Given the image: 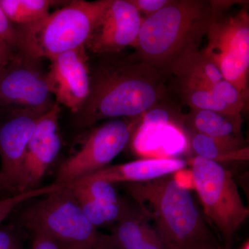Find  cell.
<instances>
[{"label":"cell","mask_w":249,"mask_h":249,"mask_svg":"<svg viewBox=\"0 0 249 249\" xmlns=\"http://www.w3.org/2000/svg\"><path fill=\"white\" fill-rule=\"evenodd\" d=\"M100 56L90 70L89 96L76 114L80 127H91L104 119L139 117L165 101L163 72L136 53Z\"/></svg>","instance_id":"6da1fadb"},{"label":"cell","mask_w":249,"mask_h":249,"mask_svg":"<svg viewBox=\"0 0 249 249\" xmlns=\"http://www.w3.org/2000/svg\"><path fill=\"white\" fill-rule=\"evenodd\" d=\"M235 4V1L172 0L144 19L135 53L168 75L175 62L199 50L216 15Z\"/></svg>","instance_id":"7a4b0ae2"},{"label":"cell","mask_w":249,"mask_h":249,"mask_svg":"<svg viewBox=\"0 0 249 249\" xmlns=\"http://www.w3.org/2000/svg\"><path fill=\"white\" fill-rule=\"evenodd\" d=\"M126 191L144 217L154 221L155 230L168 249L212 238L189 190L175 177L128 183Z\"/></svg>","instance_id":"3957f363"},{"label":"cell","mask_w":249,"mask_h":249,"mask_svg":"<svg viewBox=\"0 0 249 249\" xmlns=\"http://www.w3.org/2000/svg\"><path fill=\"white\" fill-rule=\"evenodd\" d=\"M111 0H75L18 30L19 53L32 61L85 47Z\"/></svg>","instance_id":"277c9868"},{"label":"cell","mask_w":249,"mask_h":249,"mask_svg":"<svg viewBox=\"0 0 249 249\" xmlns=\"http://www.w3.org/2000/svg\"><path fill=\"white\" fill-rule=\"evenodd\" d=\"M41 197L23 213L24 227L59 245L101 248L104 235L89 222L66 185Z\"/></svg>","instance_id":"5b68a950"},{"label":"cell","mask_w":249,"mask_h":249,"mask_svg":"<svg viewBox=\"0 0 249 249\" xmlns=\"http://www.w3.org/2000/svg\"><path fill=\"white\" fill-rule=\"evenodd\" d=\"M193 183L204 207V213L222 236L229 249L235 234L249 215L237 184L222 165L196 157L192 160Z\"/></svg>","instance_id":"8992f818"},{"label":"cell","mask_w":249,"mask_h":249,"mask_svg":"<svg viewBox=\"0 0 249 249\" xmlns=\"http://www.w3.org/2000/svg\"><path fill=\"white\" fill-rule=\"evenodd\" d=\"M206 36L205 53L214 62L223 78L249 101V15L247 9L235 14L219 11Z\"/></svg>","instance_id":"52a82bcc"},{"label":"cell","mask_w":249,"mask_h":249,"mask_svg":"<svg viewBox=\"0 0 249 249\" xmlns=\"http://www.w3.org/2000/svg\"><path fill=\"white\" fill-rule=\"evenodd\" d=\"M142 124V116L112 119L95 127L83 145L60 165L58 183L73 182L103 169L125 148Z\"/></svg>","instance_id":"ba28073f"},{"label":"cell","mask_w":249,"mask_h":249,"mask_svg":"<svg viewBox=\"0 0 249 249\" xmlns=\"http://www.w3.org/2000/svg\"><path fill=\"white\" fill-rule=\"evenodd\" d=\"M33 62L19 53L0 73V106L42 114L53 107L45 75Z\"/></svg>","instance_id":"9c48e42d"},{"label":"cell","mask_w":249,"mask_h":249,"mask_svg":"<svg viewBox=\"0 0 249 249\" xmlns=\"http://www.w3.org/2000/svg\"><path fill=\"white\" fill-rule=\"evenodd\" d=\"M144 19L129 0H111L98 19L85 48L98 55L135 47Z\"/></svg>","instance_id":"30bf717a"},{"label":"cell","mask_w":249,"mask_h":249,"mask_svg":"<svg viewBox=\"0 0 249 249\" xmlns=\"http://www.w3.org/2000/svg\"><path fill=\"white\" fill-rule=\"evenodd\" d=\"M43 114L29 109H11L0 123V175L5 191L18 193L28 145Z\"/></svg>","instance_id":"8fae6325"},{"label":"cell","mask_w":249,"mask_h":249,"mask_svg":"<svg viewBox=\"0 0 249 249\" xmlns=\"http://www.w3.org/2000/svg\"><path fill=\"white\" fill-rule=\"evenodd\" d=\"M85 47L50 59L45 75L49 91L59 105L77 114L84 106L90 89V70Z\"/></svg>","instance_id":"7c38bea8"},{"label":"cell","mask_w":249,"mask_h":249,"mask_svg":"<svg viewBox=\"0 0 249 249\" xmlns=\"http://www.w3.org/2000/svg\"><path fill=\"white\" fill-rule=\"evenodd\" d=\"M60 106L57 103L41 116L28 145L18 193L37 188L62 146L59 127Z\"/></svg>","instance_id":"4fadbf2b"},{"label":"cell","mask_w":249,"mask_h":249,"mask_svg":"<svg viewBox=\"0 0 249 249\" xmlns=\"http://www.w3.org/2000/svg\"><path fill=\"white\" fill-rule=\"evenodd\" d=\"M187 164L186 160L181 159H145L123 164L108 165L73 182L103 181L111 184L145 182L181 171L186 168Z\"/></svg>","instance_id":"5bb4252c"},{"label":"cell","mask_w":249,"mask_h":249,"mask_svg":"<svg viewBox=\"0 0 249 249\" xmlns=\"http://www.w3.org/2000/svg\"><path fill=\"white\" fill-rule=\"evenodd\" d=\"M146 219L142 213L121 219L111 235H105L103 249H168Z\"/></svg>","instance_id":"9a60e30c"},{"label":"cell","mask_w":249,"mask_h":249,"mask_svg":"<svg viewBox=\"0 0 249 249\" xmlns=\"http://www.w3.org/2000/svg\"><path fill=\"white\" fill-rule=\"evenodd\" d=\"M168 74L175 75L178 87L196 89H212L224 79L204 49L179 59L174 64Z\"/></svg>","instance_id":"2e32d148"},{"label":"cell","mask_w":249,"mask_h":249,"mask_svg":"<svg viewBox=\"0 0 249 249\" xmlns=\"http://www.w3.org/2000/svg\"><path fill=\"white\" fill-rule=\"evenodd\" d=\"M183 127L188 133L211 137H242L240 114L191 109L188 114L183 115Z\"/></svg>","instance_id":"e0dca14e"},{"label":"cell","mask_w":249,"mask_h":249,"mask_svg":"<svg viewBox=\"0 0 249 249\" xmlns=\"http://www.w3.org/2000/svg\"><path fill=\"white\" fill-rule=\"evenodd\" d=\"M188 134L191 149L196 157L219 163L249 160V148L242 137H211L201 134Z\"/></svg>","instance_id":"ac0fdd59"},{"label":"cell","mask_w":249,"mask_h":249,"mask_svg":"<svg viewBox=\"0 0 249 249\" xmlns=\"http://www.w3.org/2000/svg\"><path fill=\"white\" fill-rule=\"evenodd\" d=\"M68 188L89 222L96 228L115 225L121 219L134 213L124 201L120 204H101Z\"/></svg>","instance_id":"d6986e66"},{"label":"cell","mask_w":249,"mask_h":249,"mask_svg":"<svg viewBox=\"0 0 249 249\" xmlns=\"http://www.w3.org/2000/svg\"><path fill=\"white\" fill-rule=\"evenodd\" d=\"M53 2L50 0H0V6L10 22L27 25L48 16Z\"/></svg>","instance_id":"ffe728a7"},{"label":"cell","mask_w":249,"mask_h":249,"mask_svg":"<svg viewBox=\"0 0 249 249\" xmlns=\"http://www.w3.org/2000/svg\"><path fill=\"white\" fill-rule=\"evenodd\" d=\"M180 97L191 109L230 113L229 108L215 96L212 89H196L178 87Z\"/></svg>","instance_id":"44dd1931"},{"label":"cell","mask_w":249,"mask_h":249,"mask_svg":"<svg viewBox=\"0 0 249 249\" xmlns=\"http://www.w3.org/2000/svg\"><path fill=\"white\" fill-rule=\"evenodd\" d=\"M66 186L93 201L104 204H120L124 202L113 184L106 181L67 183Z\"/></svg>","instance_id":"7402d4cb"},{"label":"cell","mask_w":249,"mask_h":249,"mask_svg":"<svg viewBox=\"0 0 249 249\" xmlns=\"http://www.w3.org/2000/svg\"><path fill=\"white\" fill-rule=\"evenodd\" d=\"M63 187L60 183H53L49 186L37 187L30 191L18 193L9 197L0 200V224L19 204L36 197L45 196L49 193L58 191Z\"/></svg>","instance_id":"603a6c76"},{"label":"cell","mask_w":249,"mask_h":249,"mask_svg":"<svg viewBox=\"0 0 249 249\" xmlns=\"http://www.w3.org/2000/svg\"><path fill=\"white\" fill-rule=\"evenodd\" d=\"M215 96L222 101L233 114H240L247 107L249 101L231 83L224 79L212 89Z\"/></svg>","instance_id":"cb8c5ba5"},{"label":"cell","mask_w":249,"mask_h":249,"mask_svg":"<svg viewBox=\"0 0 249 249\" xmlns=\"http://www.w3.org/2000/svg\"><path fill=\"white\" fill-rule=\"evenodd\" d=\"M140 14H144L146 18L163 9L172 2V0H129Z\"/></svg>","instance_id":"d4e9b609"},{"label":"cell","mask_w":249,"mask_h":249,"mask_svg":"<svg viewBox=\"0 0 249 249\" xmlns=\"http://www.w3.org/2000/svg\"><path fill=\"white\" fill-rule=\"evenodd\" d=\"M0 39L6 42L13 49H18V30L12 25L9 19L5 16L0 6Z\"/></svg>","instance_id":"484cf974"},{"label":"cell","mask_w":249,"mask_h":249,"mask_svg":"<svg viewBox=\"0 0 249 249\" xmlns=\"http://www.w3.org/2000/svg\"><path fill=\"white\" fill-rule=\"evenodd\" d=\"M32 249H60L55 241L41 234H34Z\"/></svg>","instance_id":"4316f807"},{"label":"cell","mask_w":249,"mask_h":249,"mask_svg":"<svg viewBox=\"0 0 249 249\" xmlns=\"http://www.w3.org/2000/svg\"><path fill=\"white\" fill-rule=\"evenodd\" d=\"M178 249H226L214 242L213 238L193 242Z\"/></svg>","instance_id":"83f0119b"},{"label":"cell","mask_w":249,"mask_h":249,"mask_svg":"<svg viewBox=\"0 0 249 249\" xmlns=\"http://www.w3.org/2000/svg\"><path fill=\"white\" fill-rule=\"evenodd\" d=\"M17 243L14 235L7 230L0 229V249H16Z\"/></svg>","instance_id":"f1b7e54d"},{"label":"cell","mask_w":249,"mask_h":249,"mask_svg":"<svg viewBox=\"0 0 249 249\" xmlns=\"http://www.w3.org/2000/svg\"><path fill=\"white\" fill-rule=\"evenodd\" d=\"M14 55V49L0 39V56H12Z\"/></svg>","instance_id":"f546056e"},{"label":"cell","mask_w":249,"mask_h":249,"mask_svg":"<svg viewBox=\"0 0 249 249\" xmlns=\"http://www.w3.org/2000/svg\"><path fill=\"white\" fill-rule=\"evenodd\" d=\"M17 54H15L12 56H0V68H4L16 58Z\"/></svg>","instance_id":"4dcf8cb0"},{"label":"cell","mask_w":249,"mask_h":249,"mask_svg":"<svg viewBox=\"0 0 249 249\" xmlns=\"http://www.w3.org/2000/svg\"><path fill=\"white\" fill-rule=\"evenodd\" d=\"M60 249H89V248H81V247H70V246H65L59 245Z\"/></svg>","instance_id":"1f68e13d"},{"label":"cell","mask_w":249,"mask_h":249,"mask_svg":"<svg viewBox=\"0 0 249 249\" xmlns=\"http://www.w3.org/2000/svg\"><path fill=\"white\" fill-rule=\"evenodd\" d=\"M241 249H249V241H247V242H245V245L242 246V248Z\"/></svg>","instance_id":"d6a6232c"},{"label":"cell","mask_w":249,"mask_h":249,"mask_svg":"<svg viewBox=\"0 0 249 249\" xmlns=\"http://www.w3.org/2000/svg\"><path fill=\"white\" fill-rule=\"evenodd\" d=\"M1 190H4V188H3L2 183H1V175H0V191H1Z\"/></svg>","instance_id":"836d02e7"},{"label":"cell","mask_w":249,"mask_h":249,"mask_svg":"<svg viewBox=\"0 0 249 249\" xmlns=\"http://www.w3.org/2000/svg\"><path fill=\"white\" fill-rule=\"evenodd\" d=\"M8 65H7V66H8ZM7 66H6V67H7ZM6 67H4V68H0V73H1V71H2L3 70H4L5 68H6Z\"/></svg>","instance_id":"e575fe53"},{"label":"cell","mask_w":249,"mask_h":249,"mask_svg":"<svg viewBox=\"0 0 249 249\" xmlns=\"http://www.w3.org/2000/svg\"><path fill=\"white\" fill-rule=\"evenodd\" d=\"M18 249V248H17V249Z\"/></svg>","instance_id":"d590c367"}]
</instances>
